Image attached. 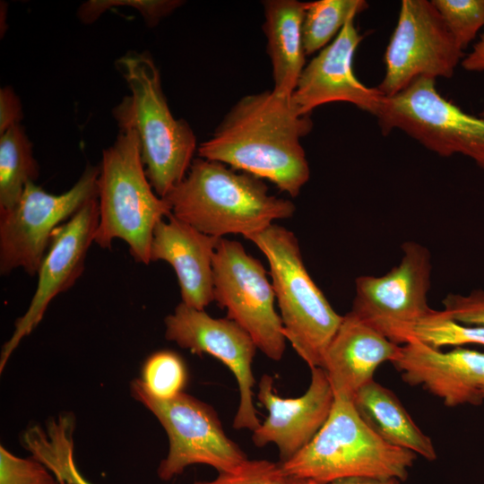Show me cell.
<instances>
[{"instance_id": "6da1fadb", "label": "cell", "mask_w": 484, "mask_h": 484, "mask_svg": "<svg viewBox=\"0 0 484 484\" xmlns=\"http://www.w3.org/2000/svg\"><path fill=\"white\" fill-rule=\"evenodd\" d=\"M312 127L310 115H299L290 97L264 91L239 99L197 152L296 197L310 177L300 140Z\"/></svg>"}, {"instance_id": "7a4b0ae2", "label": "cell", "mask_w": 484, "mask_h": 484, "mask_svg": "<svg viewBox=\"0 0 484 484\" xmlns=\"http://www.w3.org/2000/svg\"><path fill=\"white\" fill-rule=\"evenodd\" d=\"M164 198L174 217L219 238H247L296 211L290 200L270 194L263 179L200 157Z\"/></svg>"}, {"instance_id": "3957f363", "label": "cell", "mask_w": 484, "mask_h": 484, "mask_svg": "<svg viewBox=\"0 0 484 484\" xmlns=\"http://www.w3.org/2000/svg\"><path fill=\"white\" fill-rule=\"evenodd\" d=\"M115 64L130 94L113 108L112 116L119 130L136 133L147 177L164 198L186 177L197 150L195 135L185 119L172 115L149 52H127Z\"/></svg>"}, {"instance_id": "277c9868", "label": "cell", "mask_w": 484, "mask_h": 484, "mask_svg": "<svg viewBox=\"0 0 484 484\" xmlns=\"http://www.w3.org/2000/svg\"><path fill=\"white\" fill-rule=\"evenodd\" d=\"M97 190L99 215L94 242L106 249L120 238L136 262L150 264L154 229L171 209L147 177L134 130H119L103 151Z\"/></svg>"}, {"instance_id": "5b68a950", "label": "cell", "mask_w": 484, "mask_h": 484, "mask_svg": "<svg viewBox=\"0 0 484 484\" xmlns=\"http://www.w3.org/2000/svg\"><path fill=\"white\" fill-rule=\"evenodd\" d=\"M417 456L383 440L361 419L352 401L334 396L330 415L314 438L280 464L284 476L317 482L350 477L405 481Z\"/></svg>"}, {"instance_id": "8992f818", "label": "cell", "mask_w": 484, "mask_h": 484, "mask_svg": "<svg viewBox=\"0 0 484 484\" xmlns=\"http://www.w3.org/2000/svg\"><path fill=\"white\" fill-rule=\"evenodd\" d=\"M246 239L269 263L286 341L310 369L322 367L325 350L343 315L333 308L311 278L292 231L273 223Z\"/></svg>"}, {"instance_id": "52a82bcc", "label": "cell", "mask_w": 484, "mask_h": 484, "mask_svg": "<svg viewBox=\"0 0 484 484\" xmlns=\"http://www.w3.org/2000/svg\"><path fill=\"white\" fill-rule=\"evenodd\" d=\"M375 117L384 134L401 130L439 156L462 154L484 170V117L445 99L433 78L419 77L384 96Z\"/></svg>"}, {"instance_id": "ba28073f", "label": "cell", "mask_w": 484, "mask_h": 484, "mask_svg": "<svg viewBox=\"0 0 484 484\" xmlns=\"http://www.w3.org/2000/svg\"><path fill=\"white\" fill-rule=\"evenodd\" d=\"M131 393L167 433L168 454L157 470L161 480L169 481L194 464L208 465L220 473L232 471L248 459L226 435L218 414L209 404L184 392L170 400L153 398L140 379L132 382Z\"/></svg>"}, {"instance_id": "9c48e42d", "label": "cell", "mask_w": 484, "mask_h": 484, "mask_svg": "<svg viewBox=\"0 0 484 484\" xmlns=\"http://www.w3.org/2000/svg\"><path fill=\"white\" fill-rule=\"evenodd\" d=\"M212 271L213 300L226 309L227 318L247 332L267 358L281 359L287 341L274 307L273 287L261 261L248 254L241 243L221 238Z\"/></svg>"}, {"instance_id": "30bf717a", "label": "cell", "mask_w": 484, "mask_h": 484, "mask_svg": "<svg viewBox=\"0 0 484 484\" xmlns=\"http://www.w3.org/2000/svg\"><path fill=\"white\" fill-rule=\"evenodd\" d=\"M99 166L88 165L66 192L52 194L35 182L26 185L17 203L0 213V272L22 268L38 273L52 235L88 201L97 197Z\"/></svg>"}, {"instance_id": "8fae6325", "label": "cell", "mask_w": 484, "mask_h": 484, "mask_svg": "<svg viewBox=\"0 0 484 484\" xmlns=\"http://www.w3.org/2000/svg\"><path fill=\"white\" fill-rule=\"evenodd\" d=\"M400 263L380 276L355 280L350 312L392 341L402 345L408 333L433 312L428 304L431 287L432 256L416 241L402 245Z\"/></svg>"}, {"instance_id": "7c38bea8", "label": "cell", "mask_w": 484, "mask_h": 484, "mask_svg": "<svg viewBox=\"0 0 484 484\" xmlns=\"http://www.w3.org/2000/svg\"><path fill=\"white\" fill-rule=\"evenodd\" d=\"M462 57L463 51L431 1L402 0L377 89L392 96L419 77L451 78Z\"/></svg>"}, {"instance_id": "4fadbf2b", "label": "cell", "mask_w": 484, "mask_h": 484, "mask_svg": "<svg viewBox=\"0 0 484 484\" xmlns=\"http://www.w3.org/2000/svg\"><path fill=\"white\" fill-rule=\"evenodd\" d=\"M165 337L194 354H209L235 376L239 404L233 419L237 430H256L261 422L253 402L252 363L257 347L241 326L229 318H214L204 310L179 303L165 320Z\"/></svg>"}, {"instance_id": "5bb4252c", "label": "cell", "mask_w": 484, "mask_h": 484, "mask_svg": "<svg viewBox=\"0 0 484 484\" xmlns=\"http://www.w3.org/2000/svg\"><path fill=\"white\" fill-rule=\"evenodd\" d=\"M99 215L98 197H94L54 231L28 309L16 320L11 338L2 348L1 372L21 341L40 323L49 303L70 289L82 273L87 252L94 242Z\"/></svg>"}, {"instance_id": "9a60e30c", "label": "cell", "mask_w": 484, "mask_h": 484, "mask_svg": "<svg viewBox=\"0 0 484 484\" xmlns=\"http://www.w3.org/2000/svg\"><path fill=\"white\" fill-rule=\"evenodd\" d=\"M350 19L333 40L303 69L290 101L299 115H310L321 105L334 101L351 103L376 115L385 96L377 88L364 85L353 70V57L363 39Z\"/></svg>"}, {"instance_id": "2e32d148", "label": "cell", "mask_w": 484, "mask_h": 484, "mask_svg": "<svg viewBox=\"0 0 484 484\" xmlns=\"http://www.w3.org/2000/svg\"><path fill=\"white\" fill-rule=\"evenodd\" d=\"M257 399L268 415L253 431L255 446L274 444L280 463L303 449L327 420L334 402V393L322 367L311 368L307 390L298 397L283 398L273 390V378L264 375L258 385Z\"/></svg>"}, {"instance_id": "e0dca14e", "label": "cell", "mask_w": 484, "mask_h": 484, "mask_svg": "<svg viewBox=\"0 0 484 484\" xmlns=\"http://www.w3.org/2000/svg\"><path fill=\"white\" fill-rule=\"evenodd\" d=\"M392 364L403 381L422 386L447 407L484 402V352L463 347L443 351L411 339Z\"/></svg>"}, {"instance_id": "ac0fdd59", "label": "cell", "mask_w": 484, "mask_h": 484, "mask_svg": "<svg viewBox=\"0 0 484 484\" xmlns=\"http://www.w3.org/2000/svg\"><path fill=\"white\" fill-rule=\"evenodd\" d=\"M401 351L402 345L350 311L325 350L322 368L334 396L352 401L363 385L374 380L377 367L386 361L393 363Z\"/></svg>"}, {"instance_id": "d6986e66", "label": "cell", "mask_w": 484, "mask_h": 484, "mask_svg": "<svg viewBox=\"0 0 484 484\" xmlns=\"http://www.w3.org/2000/svg\"><path fill=\"white\" fill-rule=\"evenodd\" d=\"M156 225L151 262L169 264L177 277L182 303L204 310L213 300L212 262L220 238L206 235L172 214Z\"/></svg>"}, {"instance_id": "ffe728a7", "label": "cell", "mask_w": 484, "mask_h": 484, "mask_svg": "<svg viewBox=\"0 0 484 484\" xmlns=\"http://www.w3.org/2000/svg\"><path fill=\"white\" fill-rule=\"evenodd\" d=\"M263 4V29L272 66V91L290 97L306 66L303 21L307 2L267 0Z\"/></svg>"}, {"instance_id": "44dd1931", "label": "cell", "mask_w": 484, "mask_h": 484, "mask_svg": "<svg viewBox=\"0 0 484 484\" xmlns=\"http://www.w3.org/2000/svg\"><path fill=\"white\" fill-rule=\"evenodd\" d=\"M352 402L361 419L388 444L428 461L437 458L431 438L422 432L390 389L372 380L356 393Z\"/></svg>"}, {"instance_id": "7402d4cb", "label": "cell", "mask_w": 484, "mask_h": 484, "mask_svg": "<svg viewBox=\"0 0 484 484\" xmlns=\"http://www.w3.org/2000/svg\"><path fill=\"white\" fill-rule=\"evenodd\" d=\"M73 416L62 414L44 426L28 428L22 442L31 457L47 467L60 484H91L79 471L73 459Z\"/></svg>"}, {"instance_id": "603a6c76", "label": "cell", "mask_w": 484, "mask_h": 484, "mask_svg": "<svg viewBox=\"0 0 484 484\" xmlns=\"http://www.w3.org/2000/svg\"><path fill=\"white\" fill-rule=\"evenodd\" d=\"M39 176L32 143L23 126L16 125L0 134V213L13 208L26 185Z\"/></svg>"}, {"instance_id": "cb8c5ba5", "label": "cell", "mask_w": 484, "mask_h": 484, "mask_svg": "<svg viewBox=\"0 0 484 484\" xmlns=\"http://www.w3.org/2000/svg\"><path fill=\"white\" fill-rule=\"evenodd\" d=\"M364 0H317L307 2L303 21L306 55L323 49L335 38L344 24L362 11Z\"/></svg>"}, {"instance_id": "d4e9b609", "label": "cell", "mask_w": 484, "mask_h": 484, "mask_svg": "<svg viewBox=\"0 0 484 484\" xmlns=\"http://www.w3.org/2000/svg\"><path fill=\"white\" fill-rule=\"evenodd\" d=\"M140 382L151 397L170 400L183 393L187 382L186 367L177 353L159 350L145 360Z\"/></svg>"}, {"instance_id": "484cf974", "label": "cell", "mask_w": 484, "mask_h": 484, "mask_svg": "<svg viewBox=\"0 0 484 484\" xmlns=\"http://www.w3.org/2000/svg\"><path fill=\"white\" fill-rule=\"evenodd\" d=\"M411 339L436 349L467 344L484 346V326L462 324L445 316L441 310H433L411 328L406 342Z\"/></svg>"}, {"instance_id": "4316f807", "label": "cell", "mask_w": 484, "mask_h": 484, "mask_svg": "<svg viewBox=\"0 0 484 484\" xmlns=\"http://www.w3.org/2000/svg\"><path fill=\"white\" fill-rule=\"evenodd\" d=\"M459 48H464L484 28V0H432Z\"/></svg>"}, {"instance_id": "83f0119b", "label": "cell", "mask_w": 484, "mask_h": 484, "mask_svg": "<svg viewBox=\"0 0 484 484\" xmlns=\"http://www.w3.org/2000/svg\"><path fill=\"white\" fill-rule=\"evenodd\" d=\"M182 4L179 0H88L79 6L77 17L82 23L91 24L110 8L123 5L136 9L146 25L153 27Z\"/></svg>"}, {"instance_id": "f1b7e54d", "label": "cell", "mask_w": 484, "mask_h": 484, "mask_svg": "<svg viewBox=\"0 0 484 484\" xmlns=\"http://www.w3.org/2000/svg\"><path fill=\"white\" fill-rule=\"evenodd\" d=\"M0 484H60L35 458H21L0 446Z\"/></svg>"}, {"instance_id": "f546056e", "label": "cell", "mask_w": 484, "mask_h": 484, "mask_svg": "<svg viewBox=\"0 0 484 484\" xmlns=\"http://www.w3.org/2000/svg\"><path fill=\"white\" fill-rule=\"evenodd\" d=\"M283 475L281 464L264 459H247L232 471L220 472L212 480L194 484H272Z\"/></svg>"}, {"instance_id": "4dcf8cb0", "label": "cell", "mask_w": 484, "mask_h": 484, "mask_svg": "<svg viewBox=\"0 0 484 484\" xmlns=\"http://www.w3.org/2000/svg\"><path fill=\"white\" fill-rule=\"evenodd\" d=\"M442 303L445 316L462 324L484 326L483 290H474L467 295L450 293Z\"/></svg>"}, {"instance_id": "1f68e13d", "label": "cell", "mask_w": 484, "mask_h": 484, "mask_svg": "<svg viewBox=\"0 0 484 484\" xmlns=\"http://www.w3.org/2000/svg\"><path fill=\"white\" fill-rule=\"evenodd\" d=\"M22 118V104L11 86L0 90V134L19 125Z\"/></svg>"}, {"instance_id": "d6a6232c", "label": "cell", "mask_w": 484, "mask_h": 484, "mask_svg": "<svg viewBox=\"0 0 484 484\" xmlns=\"http://www.w3.org/2000/svg\"><path fill=\"white\" fill-rule=\"evenodd\" d=\"M293 480L295 484H402V481L397 479H378L369 477H350L330 482H317L311 480L299 479H293Z\"/></svg>"}, {"instance_id": "836d02e7", "label": "cell", "mask_w": 484, "mask_h": 484, "mask_svg": "<svg viewBox=\"0 0 484 484\" xmlns=\"http://www.w3.org/2000/svg\"><path fill=\"white\" fill-rule=\"evenodd\" d=\"M462 66L466 71H484V30L472 50L462 60Z\"/></svg>"}, {"instance_id": "e575fe53", "label": "cell", "mask_w": 484, "mask_h": 484, "mask_svg": "<svg viewBox=\"0 0 484 484\" xmlns=\"http://www.w3.org/2000/svg\"><path fill=\"white\" fill-rule=\"evenodd\" d=\"M272 484H295L293 479L282 475L278 480H276Z\"/></svg>"}, {"instance_id": "d590c367", "label": "cell", "mask_w": 484, "mask_h": 484, "mask_svg": "<svg viewBox=\"0 0 484 484\" xmlns=\"http://www.w3.org/2000/svg\"><path fill=\"white\" fill-rule=\"evenodd\" d=\"M480 117H484V108L482 109L481 113H480Z\"/></svg>"}, {"instance_id": "8d00e7d4", "label": "cell", "mask_w": 484, "mask_h": 484, "mask_svg": "<svg viewBox=\"0 0 484 484\" xmlns=\"http://www.w3.org/2000/svg\"><path fill=\"white\" fill-rule=\"evenodd\" d=\"M482 395H483V400H484V388L482 390Z\"/></svg>"}]
</instances>
